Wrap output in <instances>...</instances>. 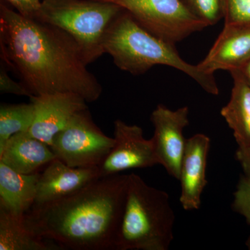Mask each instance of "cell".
I'll list each match as a JSON object with an SVG mask.
<instances>
[{"label": "cell", "instance_id": "obj_1", "mask_svg": "<svg viewBox=\"0 0 250 250\" xmlns=\"http://www.w3.org/2000/svg\"><path fill=\"white\" fill-rule=\"evenodd\" d=\"M0 50L6 67L18 75L33 96L77 94L97 101L103 88L89 71L82 49L60 28L23 17L0 4Z\"/></svg>", "mask_w": 250, "mask_h": 250}, {"label": "cell", "instance_id": "obj_2", "mask_svg": "<svg viewBox=\"0 0 250 250\" xmlns=\"http://www.w3.org/2000/svg\"><path fill=\"white\" fill-rule=\"evenodd\" d=\"M128 179L129 174L103 177L60 200L34 205L24 223L61 249L116 250Z\"/></svg>", "mask_w": 250, "mask_h": 250}, {"label": "cell", "instance_id": "obj_3", "mask_svg": "<svg viewBox=\"0 0 250 250\" xmlns=\"http://www.w3.org/2000/svg\"><path fill=\"white\" fill-rule=\"evenodd\" d=\"M104 50L111 56L120 70L131 75H143L155 65H167L183 72L207 93L219 94L213 74L203 72L197 65L185 62L179 55L175 44L146 30L124 9L106 31Z\"/></svg>", "mask_w": 250, "mask_h": 250}, {"label": "cell", "instance_id": "obj_4", "mask_svg": "<svg viewBox=\"0 0 250 250\" xmlns=\"http://www.w3.org/2000/svg\"><path fill=\"white\" fill-rule=\"evenodd\" d=\"M174 221L168 194L129 174L116 250H168Z\"/></svg>", "mask_w": 250, "mask_h": 250}, {"label": "cell", "instance_id": "obj_5", "mask_svg": "<svg viewBox=\"0 0 250 250\" xmlns=\"http://www.w3.org/2000/svg\"><path fill=\"white\" fill-rule=\"evenodd\" d=\"M123 11L114 3L100 0H43L36 20L70 34L89 65L105 54V34Z\"/></svg>", "mask_w": 250, "mask_h": 250}, {"label": "cell", "instance_id": "obj_6", "mask_svg": "<svg viewBox=\"0 0 250 250\" xmlns=\"http://www.w3.org/2000/svg\"><path fill=\"white\" fill-rule=\"evenodd\" d=\"M114 139L98 127L88 108L77 113L52 140L56 158L74 167H99L111 152Z\"/></svg>", "mask_w": 250, "mask_h": 250}, {"label": "cell", "instance_id": "obj_7", "mask_svg": "<svg viewBox=\"0 0 250 250\" xmlns=\"http://www.w3.org/2000/svg\"><path fill=\"white\" fill-rule=\"evenodd\" d=\"M121 6L153 35L175 44L207 26L182 0H100Z\"/></svg>", "mask_w": 250, "mask_h": 250}, {"label": "cell", "instance_id": "obj_8", "mask_svg": "<svg viewBox=\"0 0 250 250\" xmlns=\"http://www.w3.org/2000/svg\"><path fill=\"white\" fill-rule=\"evenodd\" d=\"M113 139L114 145L111 152L99 166L100 178L159 164L152 139H145L143 130L138 125L117 120L114 122Z\"/></svg>", "mask_w": 250, "mask_h": 250}, {"label": "cell", "instance_id": "obj_9", "mask_svg": "<svg viewBox=\"0 0 250 250\" xmlns=\"http://www.w3.org/2000/svg\"><path fill=\"white\" fill-rule=\"evenodd\" d=\"M188 115V106L172 111L162 104L158 105L151 115L154 127L151 139L158 164L178 181L187 143L184 130L189 125Z\"/></svg>", "mask_w": 250, "mask_h": 250}, {"label": "cell", "instance_id": "obj_10", "mask_svg": "<svg viewBox=\"0 0 250 250\" xmlns=\"http://www.w3.org/2000/svg\"><path fill=\"white\" fill-rule=\"evenodd\" d=\"M34 122L28 132L50 147L52 140L77 113L87 109V102L77 94L56 93L33 96Z\"/></svg>", "mask_w": 250, "mask_h": 250}, {"label": "cell", "instance_id": "obj_11", "mask_svg": "<svg viewBox=\"0 0 250 250\" xmlns=\"http://www.w3.org/2000/svg\"><path fill=\"white\" fill-rule=\"evenodd\" d=\"M210 147L207 135L197 134L187 140L180 177L181 205L185 210H198L201 197L207 184L206 172Z\"/></svg>", "mask_w": 250, "mask_h": 250}, {"label": "cell", "instance_id": "obj_12", "mask_svg": "<svg viewBox=\"0 0 250 250\" xmlns=\"http://www.w3.org/2000/svg\"><path fill=\"white\" fill-rule=\"evenodd\" d=\"M100 178L98 167H70L55 159L40 173L34 205L60 200Z\"/></svg>", "mask_w": 250, "mask_h": 250}, {"label": "cell", "instance_id": "obj_13", "mask_svg": "<svg viewBox=\"0 0 250 250\" xmlns=\"http://www.w3.org/2000/svg\"><path fill=\"white\" fill-rule=\"evenodd\" d=\"M250 58V26L225 24L214 45L197 66L203 72L238 70Z\"/></svg>", "mask_w": 250, "mask_h": 250}, {"label": "cell", "instance_id": "obj_14", "mask_svg": "<svg viewBox=\"0 0 250 250\" xmlns=\"http://www.w3.org/2000/svg\"><path fill=\"white\" fill-rule=\"evenodd\" d=\"M55 159V154L48 145L36 139L28 131L11 136L4 149L0 151V162L24 174L36 173Z\"/></svg>", "mask_w": 250, "mask_h": 250}, {"label": "cell", "instance_id": "obj_15", "mask_svg": "<svg viewBox=\"0 0 250 250\" xmlns=\"http://www.w3.org/2000/svg\"><path fill=\"white\" fill-rule=\"evenodd\" d=\"M39 176L20 173L0 162V206L24 217L35 203Z\"/></svg>", "mask_w": 250, "mask_h": 250}, {"label": "cell", "instance_id": "obj_16", "mask_svg": "<svg viewBox=\"0 0 250 250\" xmlns=\"http://www.w3.org/2000/svg\"><path fill=\"white\" fill-rule=\"evenodd\" d=\"M233 80L231 98L220 114L232 130L239 149L250 147V85L238 70L230 72Z\"/></svg>", "mask_w": 250, "mask_h": 250}, {"label": "cell", "instance_id": "obj_17", "mask_svg": "<svg viewBox=\"0 0 250 250\" xmlns=\"http://www.w3.org/2000/svg\"><path fill=\"white\" fill-rule=\"evenodd\" d=\"M60 247L36 236L20 217L0 206V250H56Z\"/></svg>", "mask_w": 250, "mask_h": 250}, {"label": "cell", "instance_id": "obj_18", "mask_svg": "<svg viewBox=\"0 0 250 250\" xmlns=\"http://www.w3.org/2000/svg\"><path fill=\"white\" fill-rule=\"evenodd\" d=\"M35 116L32 102L28 104H2L0 106V151L11 136L29 131Z\"/></svg>", "mask_w": 250, "mask_h": 250}, {"label": "cell", "instance_id": "obj_19", "mask_svg": "<svg viewBox=\"0 0 250 250\" xmlns=\"http://www.w3.org/2000/svg\"><path fill=\"white\" fill-rule=\"evenodd\" d=\"M190 12L208 27L224 18L225 0H182Z\"/></svg>", "mask_w": 250, "mask_h": 250}, {"label": "cell", "instance_id": "obj_20", "mask_svg": "<svg viewBox=\"0 0 250 250\" xmlns=\"http://www.w3.org/2000/svg\"><path fill=\"white\" fill-rule=\"evenodd\" d=\"M225 24L250 26V0H225Z\"/></svg>", "mask_w": 250, "mask_h": 250}, {"label": "cell", "instance_id": "obj_21", "mask_svg": "<svg viewBox=\"0 0 250 250\" xmlns=\"http://www.w3.org/2000/svg\"><path fill=\"white\" fill-rule=\"evenodd\" d=\"M233 195V209L243 215L250 225V175L245 174L241 177Z\"/></svg>", "mask_w": 250, "mask_h": 250}, {"label": "cell", "instance_id": "obj_22", "mask_svg": "<svg viewBox=\"0 0 250 250\" xmlns=\"http://www.w3.org/2000/svg\"><path fill=\"white\" fill-rule=\"evenodd\" d=\"M0 92L2 94H13L29 98L33 97L32 94L22 82H16L9 77L4 63H1L0 68Z\"/></svg>", "mask_w": 250, "mask_h": 250}, {"label": "cell", "instance_id": "obj_23", "mask_svg": "<svg viewBox=\"0 0 250 250\" xmlns=\"http://www.w3.org/2000/svg\"><path fill=\"white\" fill-rule=\"evenodd\" d=\"M18 14L29 19L36 20L41 8V0H6Z\"/></svg>", "mask_w": 250, "mask_h": 250}, {"label": "cell", "instance_id": "obj_24", "mask_svg": "<svg viewBox=\"0 0 250 250\" xmlns=\"http://www.w3.org/2000/svg\"><path fill=\"white\" fill-rule=\"evenodd\" d=\"M236 159L239 161L246 175H250V147L244 149H238Z\"/></svg>", "mask_w": 250, "mask_h": 250}, {"label": "cell", "instance_id": "obj_25", "mask_svg": "<svg viewBox=\"0 0 250 250\" xmlns=\"http://www.w3.org/2000/svg\"><path fill=\"white\" fill-rule=\"evenodd\" d=\"M236 70L240 72L242 77L250 85V58L242 65L241 68Z\"/></svg>", "mask_w": 250, "mask_h": 250}, {"label": "cell", "instance_id": "obj_26", "mask_svg": "<svg viewBox=\"0 0 250 250\" xmlns=\"http://www.w3.org/2000/svg\"><path fill=\"white\" fill-rule=\"evenodd\" d=\"M247 245H248V248L250 250V236L249 239H248V242H247Z\"/></svg>", "mask_w": 250, "mask_h": 250}]
</instances>
